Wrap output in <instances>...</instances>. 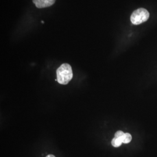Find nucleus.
<instances>
[{
    "instance_id": "obj_1",
    "label": "nucleus",
    "mask_w": 157,
    "mask_h": 157,
    "mask_svg": "<svg viewBox=\"0 0 157 157\" xmlns=\"http://www.w3.org/2000/svg\"><path fill=\"white\" fill-rule=\"evenodd\" d=\"M57 82L61 84L66 85L72 79L73 72L71 66L68 63H63L56 70Z\"/></svg>"
},
{
    "instance_id": "obj_2",
    "label": "nucleus",
    "mask_w": 157,
    "mask_h": 157,
    "mask_svg": "<svg viewBox=\"0 0 157 157\" xmlns=\"http://www.w3.org/2000/svg\"><path fill=\"white\" fill-rule=\"evenodd\" d=\"M150 17L148 11L144 8H139L133 12L130 17L131 22L135 25H138L146 22Z\"/></svg>"
},
{
    "instance_id": "obj_3",
    "label": "nucleus",
    "mask_w": 157,
    "mask_h": 157,
    "mask_svg": "<svg viewBox=\"0 0 157 157\" xmlns=\"http://www.w3.org/2000/svg\"><path fill=\"white\" fill-rule=\"evenodd\" d=\"M56 0H33L34 4L38 8H44L52 6Z\"/></svg>"
},
{
    "instance_id": "obj_4",
    "label": "nucleus",
    "mask_w": 157,
    "mask_h": 157,
    "mask_svg": "<svg viewBox=\"0 0 157 157\" xmlns=\"http://www.w3.org/2000/svg\"><path fill=\"white\" fill-rule=\"evenodd\" d=\"M112 146L114 147H119L121 146V144L123 143L122 140V137L120 138H113L112 139Z\"/></svg>"
},
{
    "instance_id": "obj_5",
    "label": "nucleus",
    "mask_w": 157,
    "mask_h": 157,
    "mask_svg": "<svg viewBox=\"0 0 157 157\" xmlns=\"http://www.w3.org/2000/svg\"><path fill=\"white\" fill-rule=\"evenodd\" d=\"M132 139V137L129 133H126L124 134V136L122 137V140L123 143L128 144L129 143Z\"/></svg>"
},
{
    "instance_id": "obj_6",
    "label": "nucleus",
    "mask_w": 157,
    "mask_h": 157,
    "mask_svg": "<svg viewBox=\"0 0 157 157\" xmlns=\"http://www.w3.org/2000/svg\"><path fill=\"white\" fill-rule=\"evenodd\" d=\"M124 133L121 130H119L118 132H117L115 134V138H120L121 137H122L124 136Z\"/></svg>"
},
{
    "instance_id": "obj_7",
    "label": "nucleus",
    "mask_w": 157,
    "mask_h": 157,
    "mask_svg": "<svg viewBox=\"0 0 157 157\" xmlns=\"http://www.w3.org/2000/svg\"><path fill=\"white\" fill-rule=\"evenodd\" d=\"M46 157H56L54 155H52V154H49V155H48Z\"/></svg>"
}]
</instances>
